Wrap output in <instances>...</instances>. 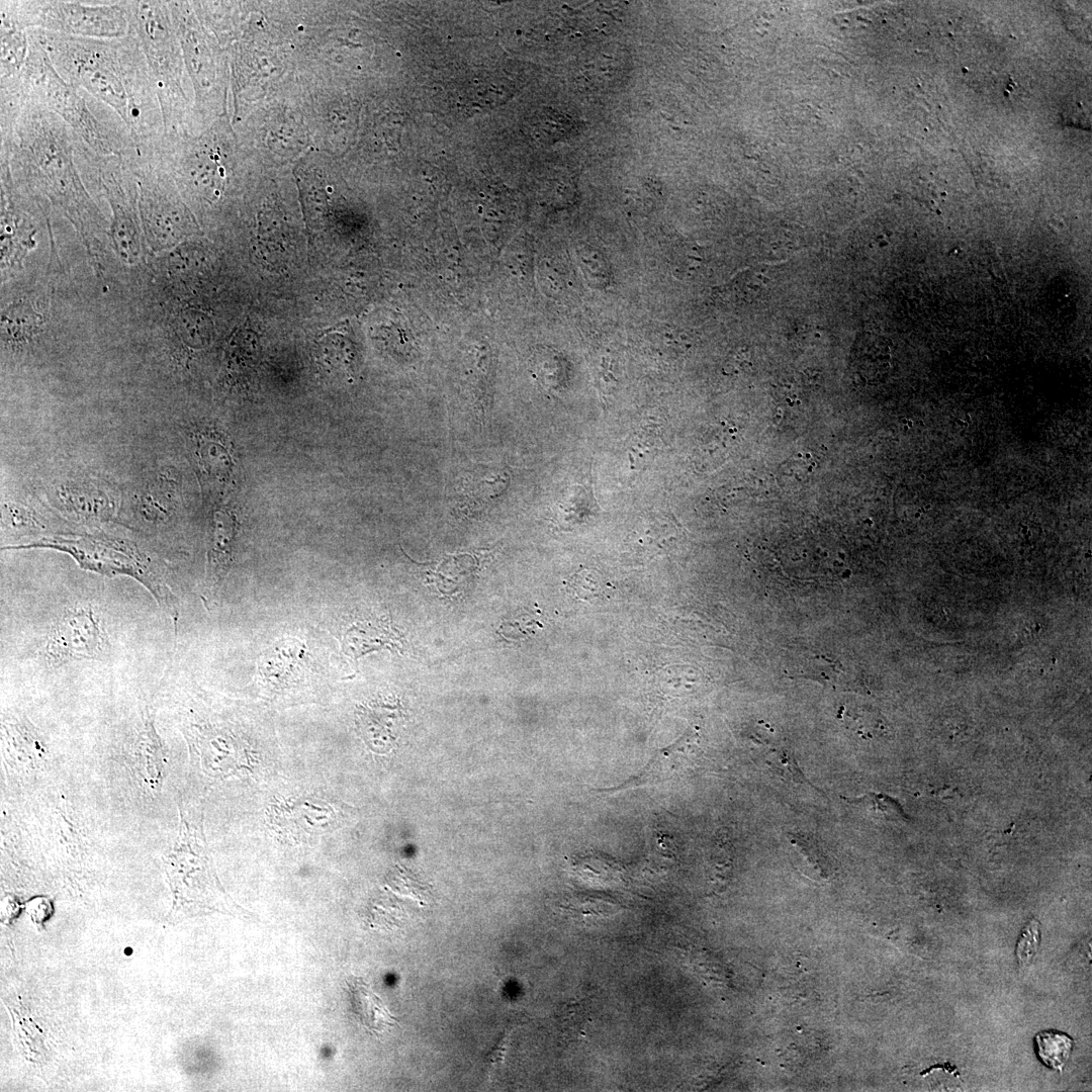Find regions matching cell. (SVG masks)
Listing matches in <instances>:
<instances>
[{
	"label": "cell",
	"mask_w": 1092,
	"mask_h": 1092,
	"mask_svg": "<svg viewBox=\"0 0 1092 1092\" xmlns=\"http://www.w3.org/2000/svg\"><path fill=\"white\" fill-rule=\"evenodd\" d=\"M124 760L133 787L147 798L159 795L167 774L168 755L149 708L142 711L125 743Z\"/></svg>",
	"instance_id": "8"
},
{
	"label": "cell",
	"mask_w": 1092,
	"mask_h": 1092,
	"mask_svg": "<svg viewBox=\"0 0 1092 1092\" xmlns=\"http://www.w3.org/2000/svg\"><path fill=\"white\" fill-rule=\"evenodd\" d=\"M541 625L532 614L524 612L513 617L502 626V634L512 640H521L533 635Z\"/></svg>",
	"instance_id": "23"
},
{
	"label": "cell",
	"mask_w": 1092,
	"mask_h": 1092,
	"mask_svg": "<svg viewBox=\"0 0 1092 1092\" xmlns=\"http://www.w3.org/2000/svg\"><path fill=\"white\" fill-rule=\"evenodd\" d=\"M0 80L18 75L29 52L27 30L1 20Z\"/></svg>",
	"instance_id": "16"
},
{
	"label": "cell",
	"mask_w": 1092,
	"mask_h": 1092,
	"mask_svg": "<svg viewBox=\"0 0 1092 1092\" xmlns=\"http://www.w3.org/2000/svg\"><path fill=\"white\" fill-rule=\"evenodd\" d=\"M62 506L82 521H106L115 511V503L100 487L91 483H71L58 492Z\"/></svg>",
	"instance_id": "13"
},
{
	"label": "cell",
	"mask_w": 1092,
	"mask_h": 1092,
	"mask_svg": "<svg viewBox=\"0 0 1092 1092\" xmlns=\"http://www.w3.org/2000/svg\"><path fill=\"white\" fill-rule=\"evenodd\" d=\"M108 648L103 621L89 603L67 608L51 626L44 656L51 665L101 658Z\"/></svg>",
	"instance_id": "7"
},
{
	"label": "cell",
	"mask_w": 1092,
	"mask_h": 1092,
	"mask_svg": "<svg viewBox=\"0 0 1092 1092\" xmlns=\"http://www.w3.org/2000/svg\"><path fill=\"white\" fill-rule=\"evenodd\" d=\"M0 17L23 30L42 29L80 37L120 38L129 30L124 0H1Z\"/></svg>",
	"instance_id": "6"
},
{
	"label": "cell",
	"mask_w": 1092,
	"mask_h": 1092,
	"mask_svg": "<svg viewBox=\"0 0 1092 1092\" xmlns=\"http://www.w3.org/2000/svg\"><path fill=\"white\" fill-rule=\"evenodd\" d=\"M788 839L793 852L806 864L816 869L819 873L826 866L828 867L826 855L815 838L805 833L790 832L788 833Z\"/></svg>",
	"instance_id": "20"
},
{
	"label": "cell",
	"mask_w": 1092,
	"mask_h": 1092,
	"mask_svg": "<svg viewBox=\"0 0 1092 1092\" xmlns=\"http://www.w3.org/2000/svg\"><path fill=\"white\" fill-rule=\"evenodd\" d=\"M124 6L159 100L163 134L176 135L183 101L177 34L169 2L125 0Z\"/></svg>",
	"instance_id": "5"
},
{
	"label": "cell",
	"mask_w": 1092,
	"mask_h": 1092,
	"mask_svg": "<svg viewBox=\"0 0 1092 1092\" xmlns=\"http://www.w3.org/2000/svg\"><path fill=\"white\" fill-rule=\"evenodd\" d=\"M891 342L880 335L861 334L854 346V362L858 374L868 382L885 377L891 367Z\"/></svg>",
	"instance_id": "15"
},
{
	"label": "cell",
	"mask_w": 1092,
	"mask_h": 1092,
	"mask_svg": "<svg viewBox=\"0 0 1092 1092\" xmlns=\"http://www.w3.org/2000/svg\"><path fill=\"white\" fill-rule=\"evenodd\" d=\"M346 806L321 798H296L273 807V820L281 831L298 839L332 832L342 825Z\"/></svg>",
	"instance_id": "9"
},
{
	"label": "cell",
	"mask_w": 1092,
	"mask_h": 1092,
	"mask_svg": "<svg viewBox=\"0 0 1092 1092\" xmlns=\"http://www.w3.org/2000/svg\"><path fill=\"white\" fill-rule=\"evenodd\" d=\"M78 135L39 105L26 102L16 121L0 134V162L18 188L58 208L88 248L106 230V219L86 190L76 161Z\"/></svg>",
	"instance_id": "2"
},
{
	"label": "cell",
	"mask_w": 1092,
	"mask_h": 1092,
	"mask_svg": "<svg viewBox=\"0 0 1092 1092\" xmlns=\"http://www.w3.org/2000/svg\"><path fill=\"white\" fill-rule=\"evenodd\" d=\"M764 762L783 779L803 783L804 776L796 760L784 749L768 750Z\"/></svg>",
	"instance_id": "22"
},
{
	"label": "cell",
	"mask_w": 1092,
	"mask_h": 1092,
	"mask_svg": "<svg viewBox=\"0 0 1092 1092\" xmlns=\"http://www.w3.org/2000/svg\"><path fill=\"white\" fill-rule=\"evenodd\" d=\"M51 549L71 556L88 571L106 576H128L151 594L157 605L177 624L178 609L171 588L152 560L131 541L106 536H44L2 549Z\"/></svg>",
	"instance_id": "4"
},
{
	"label": "cell",
	"mask_w": 1092,
	"mask_h": 1092,
	"mask_svg": "<svg viewBox=\"0 0 1092 1092\" xmlns=\"http://www.w3.org/2000/svg\"><path fill=\"white\" fill-rule=\"evenodd\" d=\"M29 52L19 82L25 102L55 113L92 151L101 155H126L134 142L122 121L101 117L90 106L92 96L68 83L54 67L48 53L27 30Z\"/></svg>",
	"instance_id": "3"
},
{
	"label": "cell",
	"mask_w": 1092,
	"mask_h": 1092,
	"mask_svg": "<svg viewBox=\"0 0 1092 1092\" xmlns=\"http://www.w3.org/2000/svg\"><path fill=\"white\" fill-rule=\"evenodd\" d=\"M5 764L16 775L35 774L43 765L47 747L35 727L25 718L5 715L1 722Z\"/></svg>",
	"instance_id": "10"
},
{
	"label": "cell",
	"mask_w": 1092,
	"mask_h": 1092,
	"mask_svg": "<svg viewBox=\"0 0 1092 1092\" xmlns=\"http://www.w3.org/2000/svg\"><path fill=\"white\" fill-rule=\"evenodd\" d=\"M210 532L207 550L206 587L202 596L205 602H209L216 597L231 566L233 542L236 533L233 516L222 510L214 512Z\"/></svg>",
	"instance_id": "12"
},
{
	"label": "cell",
	"mask_w": 1092,
	"mask_h": 1092,
	"mask_svg": "<svg viewBox=\"0 0 1092 1092\" xmlns=\"http://www.w3.org/2000/svg\"><path fill=\"white\" fill-rule=\"evenodd\" d=\"M1039 1059L1050 1068L1062 1070L1068 1061L1073 1040L1059 1031H1041L1035 1035Z\"/></svg>",
	"instance_id": "19"
},
{
	"label": "cell",
	"mask_w": 1092,
	"mask_h": 1092,
	"mask_svg": "<svg viewBox=\"0 0 1092 1092\" xmlns=\"http://www.w3.org/2000/svg\"><path fill=\"white\" fill-rule=\"evenodd\" d=\"M673 526L660 517L643 520L629 534L627 541L631 556L652 558L663 554L673 545Z\"/></svg>",
	"instance_id": "14"
},
{
	"label": "cell",
	"mask_w": 1092,
	"mask_h": 1092,
	"mask_svg": "<svg viewBox=\"0 0 1092 1092\" xmlns=\"http://www.w3.org/2000/svg\"><path fill=\"white\" fill-rule=\"evenodd\" d=\"M57 72L111 109L134 144L163 133L159 100L133 31L120 38H90L28 29Z\"/></svg>",
	"instance_id": "1"
},
{
	"label": "cell",
	"mask_w": 1092,
	"mask_h": 1092,
	"mask_svg": "<svg viewBox=\"0 0 1092 1092\" xmlns=\"http://www.w3.org/2000/svg\"><path fill=\"white\" fill-rule=\"evenodd\" d=\"M690 737L682 736L671 745L662 748L648 761V763L636 776L623 784L609 789L597 790L600 794H615L626 790L650 786L680 776L690 766L689 758L692 753Z\"/></svg>",
	"instance_id": "11"
},
{
	"label": "cell",
	"mask_w": 1092,
	"mask_h": 1092,
	"mask_svg": "<svg viewBox=\"0 0 1092 1092\" xmlns=\"http://www.w3.org/2000/svg\"><path fill=\"white\" fill-rule=\"evenodd\" d=\"M348 986L354 1011L364 1025L377 1030L392 1023L391 1014L367 985L352 979Z\"/></svg>",
	"instance_id": "17"
},
{
	"label": "cell",
	"mask_w": 1092,
	"mask_h": 1092,
	"mask_svg": "<svg viewBox=\"0 0 1092 1092\" xmlns=\"http://www.w3.org/2000/svg\"><path fill=\"white\" fill-rule=\"evenodd\" d=\"M2 517L3 525L11 531H34L40 525L34 513L21 504H5Z\"/></svg>",
	"instance_id": "21"
},
{
	"label": "cell",
	"mask_w": 1092,
	"mask_h": 1092,
	"mask_svg": "<svg viewBox=\"0 0 1092 1092\" xmlns=\"http://www.w3.org/2000/svg\"><path fill=\"white\" fill-rule=\"evenodd\" d=\"M1039 943V931L1038 923L1035 920H1031L1022 929L1021 935L1018 939L1016 954L1022 965H1026L1031 962L1032 958L1036 953Z\"/></svg>",
	"instance_id": "24"
},
{
	"label": "cell",
	"mask_w": 1092,
	"mask_h": 1092,
	"mask_svg": "<svg viewBox=\"0 0 1092 1092\" xmlns=\"http://www.w3.org/2000/svg\"><path fill=\"white\" fill-rule=\"evenodd\" d=\"M566 584L576 599L588 604L606 602L612 593V586L607 577L592 568H582L574 572L567 579Z\"/></svg>",
	"instance_id": "18"
}]
</instances>
